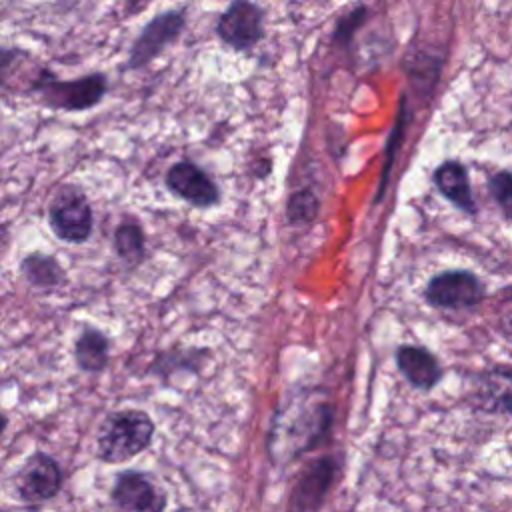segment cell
Wrapping results in <instances>:
<instances>
[{"instance_id":"cell-1","label":"cell","mask_w":512,"mask_h":512,"mask_svg":"<svg viewBox=\"0 0 512 512\" xmlns=\"http://www.w3.org/2000/svg\"><path fill=\"white\" fill-rule=\"evenodd\" d=\"M330 424V406L312 396L294 398L274 418L268 450L276 464H288L310 450Z\"/></svg>"},{"instance_id":"cell-2","label":"cell","mask_w":512,"mask_h":512,"mask_svg":"<svg viewBox=\"0 0 512 512\" xmlns=\"http://www.w3.org/2000/svg\"><path fill=\"white\" fill-rule=\"evenodd\" d=\"M154 432V420L144 410L126 408L110 412L96 434V458L104 464L128 462L152 444Z\"/></svg>"},{"instance_id":"cell-3","label":"cell","mask_w":512,"mask_h":512,"mask_svg":"<svg viewBox=\"0 0 512 512\" xmlns=\"http://www.w3.org/2000/svg\"><path fill=\"white\" fill-rule=\"evenodd\" d=\"M108 88V76L100 70L62 80L46 64L30 92V98H36L48 110L84 112L98 106L108 94Z\"/></svg>"},{"instance_id":"cell-4","label":"cell","mask_w":512,"mask_h":512,"mask_svg":"<svg viewBox=\"0 0 512 512\" xmlns=\"http://www.w3.org/2000/svg\"><path fill=\"white\" fill-rule=\"evenodd\" d=\"M188 24V8H168L154 14L134 36L128 48L124 68L130 72L152 64L168 46L176 44Z\"/></svg>"},{"instance_id":"cell-5","label":"cell","mask_w":512,"mask_h":512,"mask_svg":"<svg viewBox=\"0 0 512 512\" xmlns=\"http://www.w3.org/2000/svg\"><path fill=\"white\" fill-rule=\"evenodd\" d=\"M48 224L62 242H86L94 230V210L86 192L76 184L60 186L48 204Z\"/></svg>"},{"instance_id":"cell-6","label":"cell","mask_w":512,"mask_h":512,"mask_svg":"<svg viewBox=\"0 0 512 512\" xmlns=\"http://www.w3.org/2000/svg\"><path fill=\"white\" fill-rule=\"evenodd\" d=\"M266 10L254 0H230L220 12L214 32L234 52H250L264 38Z\"/></svg>"},{"instance_id":"cell-7","label":"cell","mask_w":512,"mask_h":512,"mask_svg":"<svg viewBox=\"0 0 512 512\" xmlns=\"http://www.w3.org/2000/svg\"><path fill=\"white\" fill-rule=\"evenodd\" d=\"M64 474L56 458L36 450L30 454L16 476L18 498L28 506L44 504L56 498L62 490Z\"/></svg>"},{"instance_id":"cell-8","label":"cell","mask_w":512,"mask_h":512,"mask_svg":"<svg viewBox=\"0 0 512 512\" xmlns=\"http://www.w3.org/2000/svg\"><path fill=\"white\" fill-rule=\"evenodd\" d=\"M110 500L118 510L160 512L166 508V492L154 484L152 476L140 470H122L114 478Z\"/></svg>"},{"instance_id":"cell-9","label":"cell","mask_w":512,"mask_h":512,"mask_svg":"<svg viewBox=\"0 0 512 512\" xmlns=\"http://www.w3.org/2000/svg\"><path fill=\"white\" fill-rule=\"evenodd\" d=\"M426 300L438 308H472L484 300V284L468 270H446L426 286Z\"/></svg>"},{"instance_id":"cell-10","label":"cell","mask_w":512,"mask_h":512,"mask_svg":"<svg viewBox=\"0 0 512 512\" xmlns=\"http://www.w3.org/2000/svg\"><path fill=\"white\" fill-rule=\"evenodd\" d=\"M44 66L34 52L14 44H0V96L30 98Z\"/></svg>"},{"instance_id":"cell-11","label":"cell","mask_w":512,"mask_h":512,"mask_svg":"<svg viewBox=\"0 0 512 512\" xmlns=\"http://www.w3.org/2000/svg\"><path fill=\"white\" fill-rule=\"evenodd\" d=\"M166 188L196 208H210L218 204L220 190L216 182L192 160L174 162L166 172Z\"/></svg>"},{"instance_id":"cell-12","label":"cell","mask_w":512,"mask_h":512,"mask_svg":"<svg viewBox=\"0 0 512 512\" xmlns=\"http://www.w3.org/2000/svg\"><path fill=\"white\" fill-rule=\"evenodd\" d=\"M470 400L486 412L512 416V366H492L474 376Z\"/></svg>"},{"instance_id":"cell-13","label":"cell","mask_w":512,"mask_h":512,"mask_svg":"<svg viewBox=\"0 0 512 512\" xmlns=\"http://www.w3.org/2000/svg\"><path fill=\"white\" fill-rule=\"evenodd\" d=\"M396 364L404 378L420 390H430L442 378V368L434 354L420 346H400L396 350Z\"/></svg>"},{"instance_id":"cell-14","label":"cell","mask_w":512,"mask_h":512,"mask_svg":"<svg viewBox=\"0 0 512 512\" xmlns=\"http://www.w3.org/2000/svg\"><path fill=\"white\" fill-rule=\"evenodd\" d=\"M74 362L86 374L106 370L110 362V338L100 328L84 324L74 340Z\"/></svg>"},{"instance_id":"cell-15","label":"cell","mask_w":512,"mask_h":512,"mask_svg":"<svg viewBox=\"0 0 512 512\" xmlns=\"http://www.w3.org/2000/svg\"><path fill=\"white\" fill-rule=\"evenodd\" d=\"M434 184L440 190V194L444 198H448L452 204H456L460 210H464L468 214H476L478 208L472 198L468 172L460 162L448 160V162L440 164L434 170Z\"/></svg>"},{"instance_id":"cell-16","label":"cell","mask_w":512,"mask_h":512,"mask_svg":"<svg viewBox=\"0 0 512 512\" xmlns=\"http://www.w3.org/2000/svg\"><path fill=\"white\" fill-rule=\"evenodd\" d=\"M112 248L118 256V260L134 270L146 260V234L138 218L124 216L112 234Z\"/></svg>"},{"instance_id":"cell-17","label":"cell","mask_w":512,"mask_h":512,"mask_svg":"<svg viewBox=\"0 0 512 512\" xmlns=\"http://www.w3.org/2000/svg\"><path fill=\"white\" fill-rule=\"evenodd\" d=\"M20 272L24 280L38 290H54L66 280V270L62 268L58 258L40 250L30 252L20 260Z\"/></svg>"},{"instance_id":"cell-18","label":"cell","mask_w":512,"mask_h":512,"mask_svg":"<svg viewBox=\"0 0 512 512\" xmlns=\"http://www.w3.org/2000/svg\"><path fill=\"white\" fill-rule=\"evenodd\" d=\"M334 476V464L330 458L318 460L314 466H310L304 476L298 482V488L294 490V504L298 508H314L324 498V492L330 488Z\"/></svg>"},{"instance_id":"cell-19","label":"cell","mask_w":512,"mask_h":512,"mask_svg":"<svg viewBox=\"0 0 512 512\" xmlns=\"http://www.w3.org/2000/svg\"><path fill=\"white\" fill-rule=\"evenodd\" d=\"M368 16H370V10L364 2H358V4L350 6V10H346L334 26L332 44H338V46L346 48L352 42L356 30L362 28V24L368 20Z\"/></svg>"},{"instance_id":"cell-20","label":"cell","mask_w":512,"mask_h":512,"mask_svg":"<svg viewBox=\"0 0 512 512\" xmlns=\"http://www.w3.org/2000/svg\"><path fill=\"white\" fill-rule=\"evenodd\" d=\"M318 200L312 192L308 190H300L296 194H292L290 202H288V220L292 224H306L312 222L318 214Z\"/></svg>"},{"instance_id":"cell-21","label":"cell","mask_w":512,"mask_h":512,"mask_svg":"<svg viewBox=\"0 0 512 512\" xmlns=\"http://www.w3.org/2000/svg\"><path fill=\"white\" fill-rule=\"evenodd\" d=\"M488 188L492 192V198L500 206L502 214L512 220V172L500 170L488 180Z\"/></svg>"},{"instance_id":"cell-22","label":"cell","mask_w":512,"mask_h":512,"mask_svg":"<svg viewBox=\"0 0 512 512\" xmlns=\"http://www.w3.org/2000/svg\"><path fill=\"white\" fill-rule=\"evenodd\" d=\"M152 2L154 0H126L124 2V16H136V14H140Z\"/></svg>"},{"instance_id":"cell-23","label":"cell","mask_w":512,"mask_h":512,"mask_svg":"<svg viewBox=\"0 0 512 512\" xmlns=\"http://www.w3.org/2000/svg\"><path fill=\"white\" fill-rule=\"evenodd\" d=\"M502 334L512 342V316L502 322Z\"/></svg>"},{"instance_id":"cell-24","label":"cell","mask_w":512,"mask_h":512,"mask_svg":"<svg viewBox=\"0 0 512 512\" xmlns=\"http://www.w3.org/2000/svg\"><path fill=\"white\" fill-rule=\"evenodd\" d=\"M6 428H8V416L4 412H0V436L4 434Z\"/></svg>"}]
</instances>
